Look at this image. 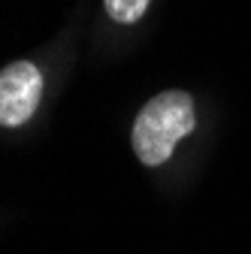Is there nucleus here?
<instances>
[{"label":"nucleus","mask_w":251,"mask_h":254,"mask_svg":"<svg viewBox=\"0 0 251 254\" xmlns=\"http://www.w3.org/2000/svg\"><path fill=\"white\" fill-rule=\"evenodd\" d=\"M148 3H151V0H106V12L118 24H133V21L142 18Z\"/></svg>","instance_id":"3"},{"label":"nucleus","mask_w":251,"mask_h":254,"mask_svg":"<svg viewBox=\"0 0 251 254\" xmlns=\"http://www.w3.org/2000/svg\"><path fill=\"white\" fill-rule=\"evenodd\" d=\"M43 97V76L30 61H15L0 70V124L18 127L37 112Z\"/></svg>","instance_id":"2"},{"label":"nucleus","mask_w":251,"mask_h":254,"mask_svg":"<svg viewBox=\"0 0 251 254\" xmlns=\"http://www.w3.org/2000/svg\"><path fill=\"white\" fill-rule=\"evenodd\" d=\"M194 100L185 91H164L151 97L133 124V151L145 167H161L176 142L194 130Z\"/></svg>","instance_id":"1"}]
</instances>
